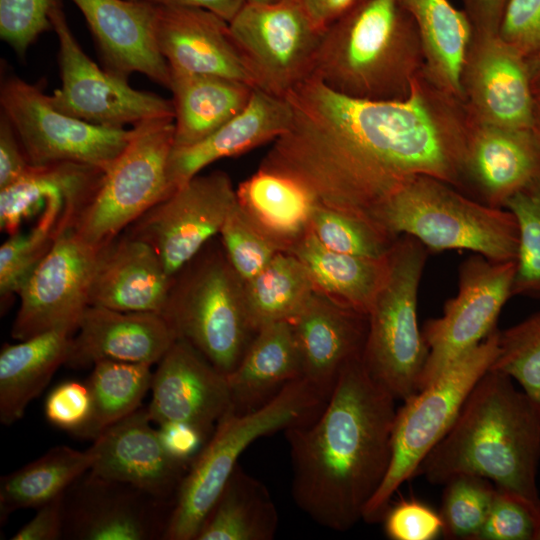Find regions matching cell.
<instances>
[{"mask_svg": "<svg viewBox=\"0 0 540 540\" xmlns=\"http://www.w3.org/2000/svg\"><path fill=\"white\" fill-rule=\"evenodd\" d=\"M285 98L289 127L259 168L296 181L318 204L375 225L380 206L416 176L460 190L472 119L424 68L404 100L349 97L313 75Z\"/></svg>", "mask_w": 540, "mask_h": 540, "instance_id": "1", "label": "cell"}, {"mask_svg": "<svg viewBox=\"0 0 540 540\" xmlns=\"http://www.w3.org/2000/svg\"><path fill=\"white\" fill-rule=\"evenodd\" d=\"M395 402L361 358L344 369L315 419L284 431L292 497L317 524L343 532L363 519L390 466Z\"/></svg>", "mask_w": 540, "mask_h": 540, "instance_id": "2", "label": "cell"}, {"mask_svg": "<svg viewBox=\"0 0 540 540\" xmlns=\"http://www.w3.org/2000/svg\"><path fill=\"white\" fill-rule=\"evenodd\" d=\"M539 465L540 407L512 378L489 369L415 476L441 485L458 475L481 476L539 514Z\"/></svg>", "mask_w": 540, "mask_h": 540, "instance_id": "3", "label": "cell"}, {"mask_svg": "<svg viewBox=\"0 0 540 540\" xmlns=\"http://www.w3.org/2000/svg\"><path fill=\"white\" fill-rule=\"evenodd\" d=\"M425 66L412 17L397 0H361L327 27L312 75L343 95L406 99Z\"/></svg>", "mask_w": 540, "mask_h": 540, "instance_id": "4", "label": "cell"}, {"mask_svg": "<svg viewBox=\"0 0 540 540\" xmlns=\"http://www.w3.org/2000/svg\"><path fill=\"white\" fill-rule=\"evenodd\" d=\"M387 235H408L429 252L468 250L494 262L515 261L518 226L505 208L485 205L437 178L419 175L373 216Z\"/></svg>", "mask_w": 540, "mask_h": 540, "instance_id": "5", "label": "cell"}, {"mask_svg": "<svg viewBox=\"0 0 540 540\" xmlns=\"http://www.w3.org/2000/svg\"><path fill=\"white\" fill-rule=\"evenodd\" d=\"M327 400L299 378L257 409L224 415L183 478L164 539L195 540L243 451L260 437L312 421Z\"/></svg>", "mask_w": 540, "mask_h": 540, "instance_id": "6", "label": "cell"}, {"mask_svg": "<svg viewBox=\"0 0 540 540\" xmlns=\"http://www.w3.org/2000/svg\"><path fill=\"white\" fill-rule=\"evenodd\" d=\"M162 316L177 338L189 342L226 376L256 333L244 281L222 245L212 240L174 276Z\"/></svg>", "mask_w": 540, "mask_h": 540, "instance_id": "7", "label": "cell"}, {"mask_svg": "<svg viewBox=\"0 0 540 540\" xmlns=\"http://www.w3.org/2000/svg\"><path fill=\"white\" fill-rule=\"evenodd\" d=\"M428 249L398 236L388 253L386 278L368 314L362 361L370 376L404 401L419 390L429 350L419 328L417 298Z\"/></svg>", "mask_w": 540, "mask_h": 540, "instance_id": "8", "label": "cell"}, {"mask_svg": "<svg viewBox=\"0 0 540 540\" xmlns=\"http://www.w3.org/2000/svg\"><path fill=\"white\" fill-rule=\"evenodd\" d=\"M499 331H492L397 408L390 466L366 505L362 520L382 521L393 494L415 476L420 463L445 436L473 387L496 357Z\"/></svg>", "mask_w": 540, "mask_h": 540, "instance_id": "9", "label": "cell"}, {"mask_svg": "<svg viewBox=\"0 0 540 540\" xmlns=\"http://www.w3.org/2000/svg\"><path fill=\"white\" fill-rule=\"evenodd\" d=\"M132 137L111 166L74 231L100 248L128 228L172 191L167 167L174 147V119H153L132 126Z\"/></svg>", "mask_w": 540, "mask_h": 540, "instance_id": "10", "label": "cell"}, {"mask_svg": "<svg viewBox=\"0 0 540 540\" xmlns=\"http://www.w3.org/2000/svg\"><path fill=\"white\" fill-rule=\"evenodd\" d=\"M0 106L33 166L75 162L106 171L133 134V128L95 125L60 112L41 85L16 75L1 81Z\"/></svg>", "mask_w": 540, "mask_h": 540, "instance_id": "11", "label": "cell"}, {"mask_svg": "<svg viewBox=\"0 0 540 540\" xmlns=\"http://www.w3.org/2000/svg\"><path fill=\"white\" fill-rule=\"evenodd\" d=\"M49 19L59 47L61 87L50 95L57 110L113 128L153 119H174L172 100L134 89L126 79L99 67L86 55L70 29L62 0H52Z\"/></svg>", "mask_w": 540, "mask_h": 540, "instance_id": "12", "label": "cell"}, {"mask_svg": "<svg viewBox=\"0 0 540 540\" xmlns=\"http://www.w3.org/2000/svg\"><path fill=\"white\" fill-rule=\"evenodd\" d=\"M229 27L255 88L285 98L312 75L323 32L298 0L247 2Z\"/></svg>", "mask_w": 540, "mask_h": 540, "instance_id": "13", "label": "cell"}, {"mask_svg": "<svg viewBox=\"0 0 540 540\" xmlns=\"http://www.w3.org/2000/svg\"><path fill=\"white\" fill-rule=\"evenodd\" d=\"M515 267V261L494 262L474 253L461 263L457 295L422 329L429 354L419 390L497 328L498 316L512 297Z\"/></svg>", "mask_w": 540, "mask_h": 540, "instance_id": "14", "label": "cell"}, {"mask_svg": "<svg viewBox=\"0 0 540 540\" xmlns=\"http://www.w3.org/2000/svg\"><path fill=\"white\" fill-rule=\"evenodd\" d=\"M236 201V188L226 172L198 174L123 232L148 243L174 278L219 234Z\"/></svg>", "mask_w": 540, "mask_h": 540, "instance_id": "15", "label": "cell"}, {"mask_svg": "<svg viewBox=\"0 0 540 540\" xmlns=\"http://www.w3.org/2000/svg\"><path fill=\"white\" fill-rule=\"evenodd\" d=\"M99 248L74 229L59 235L18 293L20 306L12 324L16 340L52 330L74 334L90 306V287Z\"/></svg>", "mask_w": 540, "mask_h": 540, "instance_id": "16", "label": "cell"}, {"mask_svg": "<svg viewBox=\"0 0 540 540\" xmlns=\"http://www.w3.org/2000/svg\"><path fill=\"white\" fill-rule=\"evenodd\" d=\"M174 504L88 470L63 493L62 539H164Z\"/></svg>", "mask_w": 540, "mask_h": 540, "instance_id": "17", "label": "cell"}, {"mask_svg": "<svg viewBox=\"0 0 540 540\" xmlns=\"http://www.w3.org/2000/svg\"><path fill=\"white\" fill-rule=\"evenodd\" d=\"M460 83L463 102L474 121L532 129L536 104L532 67L499 33L473 30Z\"/></svg>", "mask_w": 540, "mask_h": 540, "instance_id": "18", "label": "cell"}, {"mask_svg": "<svg viewBox=\"0 0 540 540\" xmlns=\"http://www.w3.org/2000/svg\"><path fill=\"white\" fill-rule=\"evenodd\" d=\"M105 171L88 164L31 165L17 181L0 189V229L9 235L38 214L35 226L54 239L74 226L95 195Z\"/></svg>", "mask_w": 540, "mask_h": 540, "instance_id": "19", "label": "cell"}, {"mask_svg": "<svg viewBox=\"0 0 540 540\" xmlns=\"http://www.w3.org/2000/svg\"><path fill=\"white\" fill-rule=\"evenodd\" d=\"M157 364L147 406L152 423H185L210 438L220 419L232 410L227 376L180 338Z\"/></svg>", "mask_w": 540, "mask_h": 540, "instance_id": "20", "label": "cell"}, {"mask_svg": "<svg viewBox=\"0 0 540 540\" xmlns=\"http://www.w3.org/2000/svg\"><path fill=\"white\" fill-rule=\"evenodd\" d=\"M151 423L147 407H140L104 430L88 449L94 456L89 471L175 503L189 466L166 451Z\"/></svg>", "mask_w": 540, "mask_h": 540, "instance_id": "21", "label": "cell"}, {"mask_svg": "<svg viewBox=\"0 0 540 540\" xmlns=\"http://www.w3.org/2000/svg\"><path fill=\"white\" fill-rule=\"evenodd\" d=\"M83 14L104 68L128 79L141 73L169 89L170 68L155 38L157 6L143 0H71Z\"/></svg>", "mask_w": 540, "mask_h": 540, "instance_id": "22", "label": "cell"}, {"mask_svg": "<svg viewBox=\"0 0 540 540\" xmlns=\"http://www.w3.org/2000/svg\"><path fill=\"white\" fill-rule=\"evenodd\" d=\"M538 177L540 142L532 129L472 119L461 192L485 205L504 208Z\"/></svg>", "mask_w": 540, "mask_h": 540, "instance_id": "23", "label": "cell"}, {"mask_svg": "<svg viewBox=\"0 0 540 540\" xmlns=\"http://www.w3.org/2000/svg\"><path fill=\"white\" fill-rule=\"evenodd\" d=\"M155 38L170 72L255 83L229 23L199 8L157 6Z\"/></svg>", "mask_w": 540, "mask_h": 540, "instance_id": "24", "label": "cell"}, {"mask_svg": "<svg viewBox=\"0 0 540 540\" xmlns=\"http://www.w3.org/2000/svg\"><path fill=\"white\" fill-rule=\"evenodd\" d=\"M290 324L302 378L329 398L344 369L363 357L368 315L315 290Z\"/></svg>", "mask_w": 540, "mask_h": 540, "instance_id": "25", "label": "cell"}, {"mask_svg": "<svg viewBox=\"0 0 540 540\" xmlns=\"http://www.w3.org/2000/svg\"><path fill=\"white\" fill-rule=\"evenodd\" d=\"M66 361L71 368H86L101 360L153 365L177 339L159 313L129 312L90 305Z\"/></svg>", "mask_w": 540, "mask_h": 540, "instance_id": "26", "label": "cell"}, {"mask_svg": "<svg viewBox=\"0 0 540 540\" xmlns=\"http://www.w3.org/2000/svg\"><path fill=\"white\" fill-rule=\"evenodd\" d=\"M172 281L148 243L122 232L99 248L90 305L162 315Z\"/></svg>", "mask_w": 540, "mask_h": 540, "instance_id": "27", "label": "cell"}, {"mask_svg": "<svg viewBox=\"0 0 540 540\" xmlns=\"http://www.w3.org/2000/svg\"><path fill=\"white\" fill-rule=\"evenodd\" d=\"M291 108L280 98L255 88L246 106L203 140L171 151L167 175L173 192L211 163L274 142L289 127Z\"/></svg>", "mask_w": 540, "mask_h": 540, "instance_id": "28", "label": "cell"}, {"mask_svg": "<svg viewBox=\"0 0 540 540\" xmlns=\"http://www.w3.org/2000/svg\"><path fill=\"white\" fill-rule=\"evenodd\" d=\"M299 378L301 365L290 322L266 324L257 330L242 359L227 375L231 411L257 409Z\"/></svg>", "mask_w": 540, "mask_h": 540, "instance_id": "29", "label": "cell"}, {"mask_svg": "<svg viewBox=\"0 0 540 540\" xmlns=\"http://www.w3.org/2000/svg\"><path fill=\"white\" fill-rule=\"evenodd\" d=\"M237 200L255 225L282 252L310 232L315 198L289 177L258 168L236 188Z\"/></svg>", "mask_w": 540, "mask_h": 540, "instance_id": "30", "label": "cell"}, {"mask_svg": "<svg viewBox=\"0 0 540 540\" xmlns=\"http://www.w3.org/2000/svg\"><path fill=\"white\" fill-rule=\"evenodd\" d=\"M73 334L58 329L3 345L0 351V421L21 419L56 370L68 359Z\"/></svg>", "mask_w": 540, "mask_h": 540, "instance_id": "31", "label": "cell"}, {"mask_svg": "<svg viewBox=\"0 0 540 540\" xmlns=\"http://www.w3.org/2000/svg\"><path fill=\"white\" fill-rule=\"evenodd\" d=\"M170 73L174 148L190 146L215 132L246 106L255 89L223 77Z\"/></svg>", "mask_w": 540, "mask_h": 540, "instance_id": "32", "label": "cell"}, {"mask_svg": "<svg viewBox=\"0 0 540 540\" xmlns=\"http://www.w3.org/2000/svg\"><path fill=\"white\" fill-rule=\"evenodd\" d=\"M397 1L415 22L428 77L439 88L463 101L460 74L473 35L468 15L449 0Z\"/></svg>", "mask_w": 540, "mask_h": 540, "instance_id": "33", "label": "cell"}, {"mask_svg": "<svg viewBox=\"0 0 540 540\" xmlns=\"http://www.w3.org/2000/svg\"><path fill=\"white\" fill-rule=\"evenodd\" d=\"M290 253L303 263L315 290L369 314L387 275L388 255L370 258L336 252L322 245L311 230Z\"/></svg>", "mask_w": 540, "mask_h": 540, "instance_id": "34", "label": "cell"}, {"mask_svg": "<svg viewBox=\"0 0 540 540\" xmlns=\"http://www.w3.org/2000/svg\"><path fill=\"white\" fill-rule=\"evenodd\" d=\"M278 522L269 490L237 464L195 540H271Z\"/></svg>", "mask_w": 540, "mask_h": 540, "instance_id": "35", "label": "cell"}, {"mask_svg": "<svg viewBox=\"0 0 540 540\" xmlns=\"http://www.w3.org/2000/svg\"><path fill=\"white\" fill-rule=\"evenodd\" d=\"M94 456L60 445L38 459L1 477L0 521L19 509L39 508L61 495L77 478L90 470Z\"/></svg>", "mask_w": 540, "mask_h": 540, "instance_id": "36", "label": "cell"}, {"mask_svg": "<svg viewBox=\"0 0 540 540\" xmlns=\"http://www.w3.org/2000/svg\"><path fill=\"white\" fill-rule=\"evenodd\" d=\"M248 315L257 332L262 326L290 322L315 291L303 263L292 253L279 252L254 277L244 282Z\"/></svg>", "mask_w": 540, "mask_h": 540, "instance_id": "37", "label": "cell"}, {"mask_svg": "<svg viewBox=\"0 0 540 540\" xmlns=\"http://www.w3.org/2000/svg\"><path fill=\"white\" fill-rule=\"evenodd\" d=\"M151 366L113 360L96 362L87 381L91 415L75 436L93 441L108 427L139 409L151 389Z\"/></svg>", "mask_w": 540, "mask_h": 540, "instance_id": "38", "label": "cell"}, {"mask_svg": "<svg viewBox=\"0 0 540 540\" xmlns=\"http://www.w3.org/2000/svg\"><path fill=\"white\" fill-rule=\"evenodd\" d=\"M504 208L518 226L512 296L540 298V177L512 196Z\"/></svg>", "mask_w": 540, "mask_h": 540, "instance_id": "39", "label": "cell"}, {"mask_svg": "<svg viewBox=\"0 0 540 540\" xmlns=\"http://www.w3.org/2000/svg\"><path fill=\"white\" fill-rule=\"evenodd\" d=\"M440 516L443 536L448 539H475L483 526L497 492L488 479L463 474L445 484Z\"/></svg>", "mask_w": 540, "mask_h": 540, "instance_id": "40", "label": "cell"}, {"mask_svg": "<svg viewBox=\"0 0 540 540\" xmlns=\"http://www.w3.org/2000/svg\"><path fill=\"white\" fill-rule=\"evenodd\" d=\"M311 232L330 250L370 258L387 256L397 239L362 218L320 204L312 216Z\"/></svg>", "mask_w": 540, "mask_h": 540, "instance_id": "41", "label": "cell"}, {"mask_svg": "<svg viewBox=\"0 0 540 540\" xmlns=\"http://www.w3.org/2000/svg\"><path fill=\"white\" fill-rule=\"evenodd\" d=\"M490 370L506 374L540 407V311L499 331Z\"/></svg>", "mask_w": 540, "mask_h": 540, "instance_id": "42", "label": "cell"}, {"mask_svg": "<svg viewBox=\"0 0 540 540\" xmlns=\"http://www.w3.org/2000/svg\"><path fill=\"white\" fill-rule=\"evenodd\" d=\"M218 235L229 263L244 282L258 274L277 253L282 252L255 225L238 200Z\"/></svg>", "mask_w": 540, "mask_h": 540, "instance_id": "43", "label": "cell"}, {"mask_svg": "<svg viewBox=\"0 0 540 540\" xmlns=\"http://www.w3.org/2000/svg\"><path fill=\"white\" fill-rule=\"evenodd\" d=\"M54 238L34 226L28 232L11 234L0 247L1 302L19 293L34 269L52 247Z\"/></svg>", "mask_w": 540, "mask_h": 540, "instance_id": "44", "label": "cell"}, {"mask_svg": "<svg viewBox=\"0 0 540 540\" xmlns=\"http://www.w3.org/2000/svg\"><path fill=\"white\" fill-rule=\"evenodd\" d=\"M52 0H0V36L19 57L43 33L52 29Z\"/></svg>", "mask_w": 540, "mask_h": 540, "instance_id": "45", "label": "cell"}, {"mask_svg": "<svg viewBox=\"0 0 540 540\" xmlns=\"http://www.w3.org/2000/svg\"><path fill=\"white\" fill-rule=\"evenodd\" d=\"M538 514L521 499L497 489L474 540H534Z\"/></svg>", "mask_w": 540, "mask_h": 540, "instance_id": "46", "label": "cell"}, {"mask_svg": "<svg viewBox=\"0 0 540 540\" xmlns=\"http://www.w3.org/2000/svg\"><path fill=\"white\" fill-rule=\"evenodd\" d=\"M382 521L392 540H434L443 534L440 513L416 499L390 505Z\"/></svg>", "mask_w": 540, "mask_h": 540, "instance_id": "47", "label": "cell"}, {"mask_svg": "<svg viewBox=\"0 0 540 540\" xmlns=\"http://www.w3.org/2000/svg\"><path fill=\"white\" fill-rule=\"evenodd\" d=\"M500 36L530 63L540 62V0H508Z\"/></svg>", "mask_w": 540, "mask_h": 540, "instance_id": "48", "label": "cell"}, {"mask_svg": "<svg viewBox=\"0 0 540 540\" xmlns=\"http://www.w3.org/2000/svg\"><path fill=\"white\" fill-rule=\"evenodd\" d=\"M92 399L88 384L67 380L55 386L44 403L46 419L76 435L89 421Z\"/></svg>", "mask_w": 540, "mask_h": 540, "instance_id": "49", "label": "cell"}, {"mask_svg": "<svg viewBox=\"0 0 540 540\" xmlns=\"http://www.w3.org/2000/svg\"><path fill=\"white\" fill-rule=\"evenodd\" d=\"M159 438L166 451L176 460L190 466L209 440L197 428L178 422L158 425Z\"/></svg>", "mask_w": 540, "mask_h": 540, "instance_id": "50", "label": "cell"}, {"mask_svg": "<svg viewBox=\"0 0 540 540\" xmlns=\"http://www.w3.org/2000/svg\"><path fill=\"white\" fill-rule=\"evenodd\" d=\"M30 163L9 120L0 117V189L17 181Z\"/></svg>", "mask_w": 540, "mask_h": 540, "instance_id": "51", "label": "cell"}, {"mask_svg": "<svg viewBox=\"0 0 540 540\" xmlns=\"http://www.w3.org/2000/svg\"><path fill=\"white\" fill-rule=\"evenodd\" d=\"M64 493V492H63ZM63 493L40 506L36 515L11 537L12 540H58L63 536Z\"/></svg>", "mask_w": 540, "mask_h": 540, "instance_id": "52", "label": "cell"}, {"mask_svg": "<svg viewBox=\"0 0 540 540\" xmlns=\"http://www.w3.org/2000/svg\"><path fill=\"white\" fill-rule=\"evenodd\" d=\"M473 30L499 33L508 0H461Z\"/></svg>", "mask_w": 540, "mask_h": 540, "instance_id": "53", "label": "cell"}, {"mask_svg": "<svg viewBox=\"0 0 540 540\" xmlns=\"http://www.w3.org/2000/svg\"><path fill=\"white\" fill-rule=\"evenodd\" d=\"M312 24L323 32L348 12L358 0H298Z\"/></svg>", "mask_w": 540, "mask_h": 540, "instance_id": "54", "label": "cell"}, {"mask_svg": "<svg viewBox=\"0 0 540 540\" xmlns=\"http://www.w3.org/2000/svg\"><path fill=\"white\" fill-rule=\"evenodd\" d=\"M155 6H178L210 11L228 23L239 13L247 0H143Z\"/></svg>", "mask_w": 540, "mask_h": 540, "instance_id": "55", "label": "cell"}, {"mask_svg": "<svg viewBox=\"0 0 540 540\" xmlns=\"http://www.w3.org/2000/svg\"><path fill=\"white\" fill-rule=\"evenodd\" d=\"M532 88L536 100H540V62L532 67Z\"/></svg>", "mask_w": 540, "mask_h": 540, "instance_id": "56", "label": "cell"}, {"mask_svg": "<svg viewBox=\"0 0 540 540\" xmlns=\"http://www.w3.org/2000/svg\"><path fill=\"white\" fill-rule=\"evenodd\" d=\"M532 130L540 142V100H536Z\"/></svg>", "mask_w": 540, "mask_h": 540, "instance_id": "57", "label": "cell"}, {"mask_svg": "<svg viewBox=\"0 0 540 540\" xmlns=\"http://www.w3.org/2000/svg\"><path fill=\"white\" fill-rule=\"evenodd\" d=\"M534 540H540V509H539V514H538V519H537Z\"/></svg>", "mask_w": 540, "mask_h": 540, "instance_id": "58", "label": "cell"}, {"mask_svg": "<svg viewBox=\"0 0 540 540\" xmlns=\"http://www.w3.org/2000/svg\"><path fill=\"white\" fill-rule=\"evenodd\" d=\"M279 0H247L248 3H257V4H271Z\"/></svg>", "mask_w": 540, "mask_h": 540, "instance_id": "59", "label": "cell"}, {"mask_svg": "<svg viewBox=\"0 0 540 540\" xmlns=\"http://www.w3.org/2000/svg\"><path fill=\"white\" fill-rule=\"evenodd\" d=\"M359 1H361V0H358L357 2H359Z\"/></svg>", "mask_w": 540, "mask_h": 540, "instance_id": "60", "label": "cell"}]
</instances>
